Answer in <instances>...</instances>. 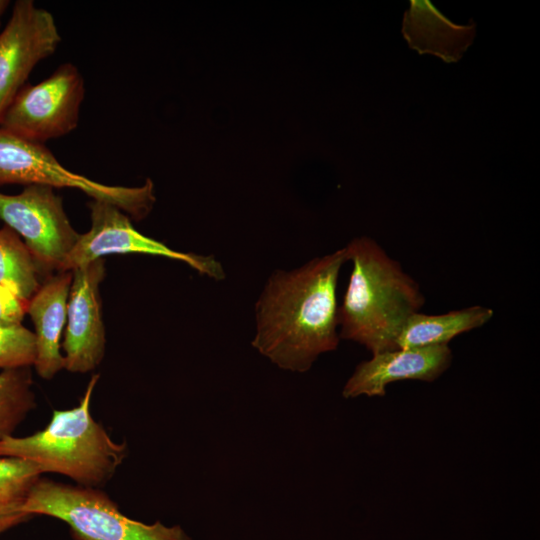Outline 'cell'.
<instances>
[{
	"label": "cell",
	"mask_w": 540,
	"mask_h": 540,
	"mask_svg": "<svg viewBox=\"0 0 540 540\" xmlns=\"http://www.w3.org/2000/svg\"><path fill=\"white\" fill-rule=\"evenodd\" d=\"M43 473L29 460L0 457V535L31 518L23 506Z\"/></svg>",
	"instance_id": "15"
},
{
	"label": "cell",
	"mask_w": 540,
	"mask_h": 540,
	"mask_svg": "<svg viewBox=\"0 0 540 540\" xmlns=\"http://www.w3.org/2000/svg\"><path fill=\"white\" fill-rule=\"evenodd\" d=\"M98 374L92 375L80 403L54 410L46 428L26 437L0 440V457L38 464L44 473H57L78 485L98 488L107 483L127 456L126 442H115L91 415L90 403Z\"/></svg>",
	"instance_id": "3"
},
{
	"label": "cell",
	"mask_w": 540,
	"mask_h": 540,
	"mask_svg": "<svg viewBox=\"0 0 540 540\" xmlns=\"http://www.w3.org/2000/svg\"><path fill=\"white\" fill-rule=\"evenodd\" d=\"M88 206L90 230L80 234L60 272L72 271L104 255L137 253L175 259L212 279H224V269L214 256L179 252L141 234L133 227L128 215L111 203L92 199Z\"/></svg>",
	"instance_id": "8"
},
{
	"label": "cell",
	"mask_w": 540,
	"mask_h": 540,
	"mask_svg": "<svg viewBox=\"0 0 540 540\" xmlns=\"http://www.w3.org/2000/svg\"><path fill=\"white\" fill-rule=\"evenodd\" d=\"M494 315L491 308L475 305L443 314H413L403 326L397 349L448 345L456 336L482 327Z\"/></svg>",
	"instance_id": "14"
},
{
	"label": "cell",
	"mask_w": 540,
	"mask_h": 540,
	"mask_svg": "<svg viewBox=\"0 0 540 540\" xmlns=\"http://www.w3.org/2000/svg\"><path fill=\"white\" fill-rule=\"evenodd\" d=\"M30 367L0 373V440L12 436L28 413L36 408Z\"/></svg>",
	"instance_id": "17"
},
{
	"label": "cell",
	"mask_w": 540,
	"mask_h": 540,
	"mask_svg": "<svg viewBox=\"0 0 540 540\" xmlns=\"http://www.w3.org/2000/svg\"><path fill=\"white\" fill-rule=\"evenodd\" d=\"M27 304L11 290L0 285V327L22 325L24 315L27 313Z\"/></svg>",
	"instance_id": "19"
},
{
	"label": "cell",
	"mask_w": 540,
	"mask_h": 540,
	"mask_svg": "<svg viewBox=\"0 0 540 540\" xmlns=\"http://www.w3.org/2000/svg\"><path fill=\"white\" fill-rule=\"evenodd\" d=\"M6 184L79 189L94 200L117 206L136 221L144 219L155 202L151 180L140 187L93 181L64 168L45 144L26 140L0 127V186Z\"/></svg>",
	"instance_id": "5"
},
{
	"label": "cell",
	"mask_w": 540,
	"mask_h": 540,
	"mask_svg": "<svg viewBox=\"0 0 540 540\" xmlns=\"http://www.w3.org/2000/svg\"><path fill=\"white\" fill-rule=\"evenodd\" d=\"M41 273L20 236L8 226L0 229V285L25 302L41 286Z\"/></svg>",
	"instance_id": "16"
},
{
	"label": "cell",
	"mask_w": 540,
	"mask_h": 540,
	"mask_svg": "<svg viewBox=\"0 0 540 540\" xmlns=\"http://www.w3.org/2000/svg\"><path fill=\"white\" fill-rule=\"evenodd\" d=\"M61 42L53 15L32 0H18L0 33V119L33 68Z\"/></svg>",
	"instance_id": "9"
},
{
	"label": "cell",
	"mask_w": 540,
	"mask_h": 540,
	"mask_svg": "<svg viewBox=\"0 0 540 540\" xmlns=\"http://www.w3.org/2000/svg\"><path fill=\"white\" fill-rule=\"evenodd\" d=\"M34 361V333L23 325L0 327V368L30 367Z\"/></svg>",
	"instance_id": "18"
},
{
	"label": "cell",
	"mask_w": 540,
	"mask_h": 540,
	"mask_svg": "<svg viewBox=\"0 0 540 540\" xmlns=\"http://www.w3.org/2000/svg\"><path fill=\"white\" fill-rule=\"evenodd\" d=\"M72 271H61L46 277L27 304L35 332L34 367L41 378L51 379L65 366L60 339L67 320V306Z\"/></svg>",
	"instance_id": "12"
},
{
	"label": "cell",
	"mask_w": 540,
	"mask_h": 540,
	"mask_svg": "<svg viewBox=\"0 0 540 540\" xmlns=\"http://www.w3.org/2000/svg\"><path fill=\"white\" fill-rule=\"evenodd\" d=\"M23 511L65 522L73 540H192L180 526L145 524L125 516L99 488L46 478L32 487Z\"/></svg>",
	"instance_id": "4"
},
{
	"label": "cell",
	"mask_w": 540,
	"mask_h": 540,
	"mask_svg": "<svg viewBox=\"0 0 540 540\" xmlns=\"http://www.w3.org/2000/svg\"><path fill=\"white\" fill-rule=\"evenodd\" d=\"M402 22V34L409 47L445 62H457L471 45L474 22L459 25L446 18L428 0H411Z\"/></svg>",
	"instance_id": "13"
},
{
	"label": "cell",
	"mask_w": 540,
	"mask_h": 540,
	"mask_svg": "<svg viewBox=\"0 0 540 540\" xmlns=\"http://www.w3.org/2000/svg\"><path fill=\"white\" fill-rule=\"evenodd\" d=\"M67 325L63 341L64 368L86 373L95 369L105 352L100 283L105 276L103 258L72 270Z\"/></svg>",
	"instance_id": "10"
},
{
	"label": "cell",
	"mask_w": 540,
	"mask_h": 540,
	"mask_svg": "<svg viewBox=\"0 0 540 540\" xmlns=\"http://www.w3.org/2000/svg\"><path fill=\"white\" fill-rule=\"evenodd\" d=\"M9 1L7 0H0V20L4 12L6 11L7 7L9 6Z\"/></svg>",
	"instance_id": "20"
},
{
	"label": "cell",
	"mask_w": 540,
	"mask_h": 540,
	"mask_svg": "<svg viewBox=\"0 0 540 540\" xmlns=\"http://www.w3.org/2000/svg\"><path fill=\"white\" fill-rule=\"evenodd\" d=\"M0 219L23 238L42 276L60 272L80 236L48 185H27L14 195L0 192Z\"/></svg>",
	"instance_id": "7"
},
{
	"label": "cell",
	"mask_w": 540,
	"mask_h": 540,
	"mask_svg": "<svg viewBox=\"0 0 540 540\" xmlns=\"http://www.w3.org/2000/svg\"><path fill=\"white\" fill-rule=\"evenodd\" d=\"M346 248L275 270L255 304L252 345L278 367L305 372L339 344L337 287Z\"/></svg>",
	"instance_id": "1"
},
{
	"label": "cell",
	"mask_w": 540,
	"mask_h": 540,
	"mask_svg": "<svg viewBox=\"0 0 540 540\" xmlns=\"http://www.w3.org/2000/svg\"><path fill=\"white\" fill-rule=\"evenodd\" d=\"M451 363L452 351L449 345L378 352L372 354L371 359L357 365L342 394L345 398L384 396L386 387L397 381L433 382Z\"/></svg>",
	"instance_id": "11"
},
{
	"label": "cell",
	"mask_w": 540,
	"mask_h": 540,
	"mask_svg": "<svg viewBox=\"0 0 540 540\" xmlns=\"http://www.w3.org/2000/svg\"><path fill=\"white\" fill-rule=\"evenodd\" d=\"M85 96L84 79L72 63H63L45 80L26 83L0 119V127L26 140L45 144L73 131Z\"/></svg>",
	"instance_id": "6"
},
{
	"label": "cell",
	"mask_w": 540,
	"mask_h": 540,
	"mask_svg": "<svg viewBox=\"0 0 540 540\" xmlns=\"http://www.w3.org/2000/svg\"><path fill=\"white\" fill-rule=\"evenodd\" d=\"M345 248L352 271L338 308L340 339L372 354L397 349L403 326L425 303L419 284L370 237L354 238Z\"/></svg>",
	"instance_id": "2"
}]
</instances>
